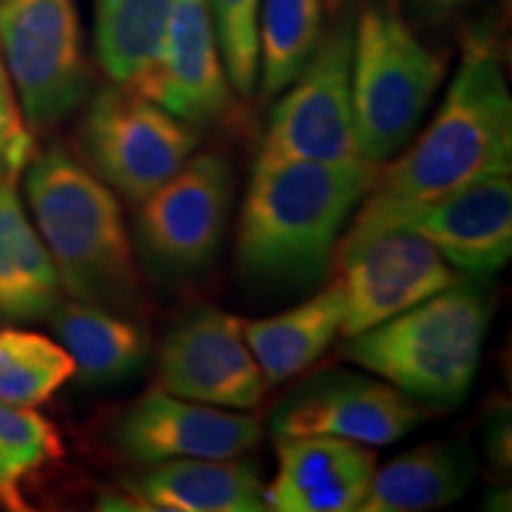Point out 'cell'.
Listing matches in <instances>:
<instances>
[{
    "label": "cell",
    "instance_id": "cell-20",
    "mask_svg": "<svg viewBox=\"0 0 512 512\" xmlns=\"http://www.w3.org/2000/svg\"><path fill=\"white\" fill-rule=\"evenodd\" d=\"M50 318L60 344L74 358V377L88 387L131 380L150 361V337L124 313L72 299L57 304Z\"/></svg>",
    "mask_w": 512,
    "mask_h": 512
},
{
    "label": "cell",
    "instance_id": "cell-25",
    "mask_svg": "<svg viewBox=\"0 0 512 512\" xmlns=\"http://www.w3.org/2000/svg\"><path fill=\"white\" fill-rule=\"evenodd\" d=\"M76 373L74 358L41 332L0 330V401L19 408L48 403Z\"/></svg>",
    "mask_w": 512,
    "mask_h": 512
},
{
    "label": "cell",
    "instance_id": "cell-19",
    "mask_svg": "<svg viewBox=\"0 0 512 512\" xmlns=\"http://www.w3.org/2000/svg\"><path fill=\"white\" fill-rule=\"evenodd\" d=\"M477 460L465 444L434 441L401 453L380 470L361 503V512H425L456 503L475 482Z\"/></svg>",
    "mask_w": 512,
    "mask_h": 512
},
{
    "label": "cell",
    "instance_id": "cell-28",
    "mask_svg": "<svg viewBox=\"0 0 512 512\" xmlns=\"http://www.w3.org/2000/svg\"><path fill=\"white\" fill-rule=\"evenodd\" d=\"M408 3L415 5L420 12L432 17H448L453 12L465 10L467 5H472L475 0H408Z\"/></svg>",
    "mask_w": 512,
    "mask_h": 512
},
{
    "label": "cell",
    "instance_id": "cell-1",
    "mask_svg": "<svg viewBox=\"0 0 512 512\" xmlns=\"http://www.w3.org/2000/svg\"><path fill=\"white\" fill-rule=\"evenodd\" d=\"M505 171H512V95L491 43L472 41L434 119L399 159L380 166L332 261L465 185Z\"/></svg>",
    "mask_w": 512,
    "mask_h": 512
},
{
    "label": "cell",
    "instance_id": "cell-7",
    "mask_svg": "<svg viewBox=\"0 0 512 512\" xmlns=\"http://www.w3.org/2000/svg\"><path fill=\"white\" fill-rule=\"evenodd\" d=\"M0 55L29 126L76 112L91 88L76 0H3Z\"/></svg>",
    "mask_w": 512,
    "mask_h": 512
},
{
    "label": "cell",
    "instance_id": "cell-21",
    "mask_svg": "<svg viewBox=\"0 0 512 512\" xmlns=\"http://www.w3.org/2000/svg\"><path fill=\"white\" fill-rule=\"evenodd\" d=\"M344 302L335 280L294 309L273 318L245 320L247 347L268 387L283 384L318 361L342 330Z\"/></svg>",
    "mask_w": 512,
    "mask_h": 512
},
{
    "label": "cell",
    "instance_id": "cell-2",
    "mask_svg": "<svg viewBox=\"0 0 512 512\" xmlns=\"http://www.w3.org/2000/svg\"><path fill=\"white\" fill-rule=\"evenodd\" d=\"M377 174L366 159L254 162L235 245L242 275L268 287L316 285Z\"/></svg>",
    "mask_w": 512,
    "mask_h": 512
},
{
    "label": "cell",
    "instance_id": "cell-17",
    "mask_svg": "<svg viewBox=\"0 0 512 512\" xmlns=\"http://www.w3.org/2000/svg\"><path fill=\"white\" fill-rule=\"evenodd\" d=\"M377 458L366 444L328 434L278 439V475L266 508L278 512H354L373 479Z\"/></svg>",
    "mask_w": 512,
    "mask_h": 512
},
{
    "label": "cell",
    "instance_id": "cell-26",
    "mask_svg": "<svg viewBox=\"0 0 512 512\" xmlns=\"http://www.w3.org/2000/svg\"><path fill=\"white\" fill-rule=\"evenodd\" d=\"M223 64L235 93L259 91V12L261 0H209Z\"/></svg>",
    "mask_w": 512,
    "mask_h": 512
},
{
    "label": "cell",
    "instance_id": "cell-14",
    "mask_svg": "<svg viewBox=\"0 0 512 512\" xmlns=\"http://www.w3.org/2000/svg\"><path fill=\"white\" fill-rule=\"evenodd\" d=\"M145 95L195 128L216 126L233 110L209 0H174Z\"/></svg>",
    "mask_w": 512,
    "mask_h": 512
},
{
    "label": "cell",
    "instance_id": "cell-27",
    "mask_svg": "<svg viewBox=\"0 0 512 512\" xmlns=\"http://www.w3.org/2000/svg\"><path fill=\"white\" fill-rule=\"evenodd\" d=\"M34 157V136L24 119L12 81L0 55V162L10 176H19Z\"/></svg>",
    "mask_w": 512,
    "mask_h": 512
},
{
    "label": "cell",
    "instance_id": "cell-15",
    "mask_svg": "<svg viewBox=\"0 0 512 512\" xmlns=\"http://www.w3.org/2000/svg\"><path fill=\"white\" fill-rule=\"evenodd\" d=\"M401 228L427 240L448 266L484 278L512 256V181L510 171L486 176L430 204Z\"/></svg>",
    "mask_w": 512,
    "mask_h": 512
},
{
    "label": "cell",
    "instance_id": "cell-29",
    "mask_svg": "<svg viewBox=\"0 0 512 512\" xmlns=\"http://www.w3.org/2000/svg\"><path fill=\"white\" fill-rule=\"evenodd\" d=\"M0 176H10V174H8V171H5V166H3V162H0ZM12 178H15V176H12Z\"/></svg>",
    "mask_w": 512,
    "mask_h": 512
},
{
    "label": "cell",
    "instance_id": "cell-4",
    "mask_svg": "<svg viewBox=\"0 0 512 512\" xmlns=\"http://www.w3.org/2000/svg\"><path fill=\"white\" fill-rule=\"evenodd\" d=\"M489 318V294L470 275L347 337L339 354L427 406L458 408L475 382Z\"/></svg>",
    "mask_w": 512,
    "mask_h": 512
},
{
    "label": "cell",
    "instance_id": "cell-23",
    "mask_svg": "<svg viewBox=\"0 0 512 512\" xmlns=\"http://www.w3.org/2000/svg\"><path fill=\"white\" fill-rule=\"evenodd\" d=\"M323 36V0H261L259 88L283 93L306 67Z\"/></svg>",
    "mask_w": 512,
    "mask_h": 512
},
{
    "label": "cell",
    "instance_id": "cell-9",
    "mask_svg": "<svg viewBox=\"0 0 512 512\" xmlns=\"http://www.w3.org/2000/svg\"><path fill=\"white\" fill-rule=\"evenodd\" d=\"M233 190L228 159L202 152L147 195L136 216V242L147 268L174 280L207 271L226 235Z\"/></svg>",
    "mask_w": 512,
    "mask_h": 512
},
{
    "label": "cell",
    "instance_id": "cell-30",
    "mask_svg": "<svg viewBox=\"0 0 512 512\" xmlns=\"http://www.w3.org/2000/svg\"><path fill=\"white\" fill-rule=\"evenodd\" d=\"M0 3H3V0H0Z\"/></svg>",
    "mask_w": 512,
    "mask_h": 512
},
{
    "label": "cell",
    "instance_id": "cell-16",
    "mask_svg": "<svg viewBox=\"0 0 512 512\" xmlns=\"http://www.w3.org/2000/svg\"><path fill=\"white\" fill-rule=\"evenodd\" d=\"M121 496H105V510L261 512L266 486L259 470L238 458H178L155 463L121 482Z\"/></svg>",
    "mask_w": 512,
    "mask_h": 512
},
{
    "label": "cell",
    "instance_id": "cell-22",
    "mask_svg": "<svg viewBox=\"0 0 512 512\" xmlns=\"http://www.w3.org/2000/svg\"><path fill=\"white\" fill-rule=\"evenodd\" d=\"M171 8L174 0H93L95 53L112 83L145 95Z\"/></svg>",
    "mask_w": 512,
    "mask_h": 512
},
{
    "label": "cell",
    "instance_id": "cell-12",
    "mask_svg": "<svg viewBox=\"0 0 512 512\" xmlns=\"http://www.w3.org/2000/svg\"><path fill=\"white\" fill-rule=\"evenodd\" d=\"M242 323L226 311L197 309L171 325L157 356L164 392L216 408L259 406L268 384Z\"/></svg>",
    "mask_w": 512,
    "mask_h": 512
},
{
    "label": "cell",
    "instance_id": "cell-5",
    "mask_svg": "<svg viewBox=\"0 0 512 512\" xmlns=\"http://www.w3.org/2000/svg\"><path fill=\"white\" fill-rule=\"evenodd\" d=\"M446 69V57L413 34L396 3H368L358 12L351 98L361 159L382 166L411 143Z\"/></svg>",
    "mask_w": 512,
    "mask_h": 512
},
{
    "label": "cell",
    "instance_id": "cell-6",
    "mask_svg": "<svg viewBox=\"0 0 512 512\" xmlns=\"http://www.w3.org/2000/svg\"><path fill=\"white\" fill-rule=\"evenodd\" d=\"M200 143L195 126L119 83L95 93L79 128L88 169L133 204L178 174Z\"/></svg>",
    "mask_w": 512,
    "mask_h": 512
},
{
    "label": "cell",
    "instance_id": "cell-10",
    "mask_svg": "<svg viewBox=\"0 0 512 512\" xmlns=\"http://www.w3.org/2000/svg\"><path fill=\"white\" fill-rule=\"evenodd\" d=\"M427 403L384 380L335 370L299 384L271 413V432L283 437L328 434L366 446H387L427 420Z\"/></svg>",
    "mask_w": 512,
    "mask_h": 512
},
{
    "label": "cell",
    "instance_id": "cell-18",
    "mask_svg": "<svg viewBox=\"0 0 512 512\" xmlns=\"http://www.w3.org/2000/svg\"><path fill=\"white\" fill-rule=\"evenodd\" d=\"M60 275L24 214L12 176H0V323H34L60 304Z\"/></svg>",
    "mask_w": 512,
    "mask_h": 512
},
{
    "label": "cell",
    "instance_id": "cell-13",
    "mask_svg": "<svg viewBox=\"0 0 512 512\" xmlns=\"http://www.w3.org/2000/svg\"><path fill=\"white\" fill-rule=\"evenodd\" d=\"M252 415L181 399L162 387L138 396L114 420L112 448L136 465L178 458H238L261 441Z\"/></svg>",
    "mask_w": 512,
    "mask_h": 512
},
{
    "label": "cell",
    "instance_id": "cell-3",
    "mask_svg": "<svg viewBox=\"0 0 512 512\" xmlns=\"http://www.w3.org/2000/svg\"><path fill=\"white\" fill-rule=\"evenodd\" d=\"M24 181L62 290L119 313L143 309V275L110 185L57 145L31 157Z\"/></svg>",
    "mask_w": 512,
    "mask_h": 512
},
{
    "label": "cell",
    "instance_id": "cell-8",
    "mask_svg": "<svg viewBox=\"0 0 512 512\" xmlns=\"http://www.w3.org/2000/svg\"><path fill=\"white\" fill-rule=\"evenodd\" d=\"M354 17L323 29L316 50L271 112L256 162L361 159L351 98Z\"/></svg>",
    "mask_w": 512,
    "mask_h": 512
},
{
    "label": "cell",
    "instance_id": "cell-11",
    "mask_svg": "<svg viewBox=\"0 0 512 512\" xmlns=\"http://www.w3.org/2000/svg\"><path fill=\"white\" fill-rule=\"evenodd\" d=\"M342 292V335H361L456 283L430 242L406 228L375 235L332 261Z\"/></svg>",
    "mask_w": 512,
    "mask_h": 512
},
{
    "label": "cell",
    "instance_id": "cell-24",
    "mask_svg": "<svg viewBox=\"0 0 512 512\" xmlns=\"http://www.w3.org/2000/svg\"><path fill=\"white\" fill-rule=\"evenodd\" d=\"M64 458L57 427L34 408L0 401V505L29 510L27 486Z\"/></svg>",
    "mask_w": 512,
    "mask_h": 512
}]
</instances>
